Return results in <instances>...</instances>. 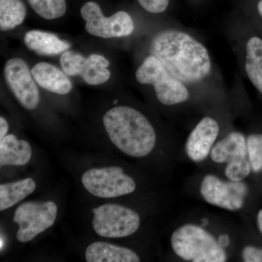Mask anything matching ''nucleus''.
<instances>
[{
  "instance_id": "obj_1",
  "label": "nucleus",
  "mask_w": 262,
  "mask_h": 262,
  "mask_svg": "<svg viewBox=\"0 0 262 262\" xmlns=\"http://www.w3.org/2000/svg\"><path fill=\"white\" fill-rule=\"evenodd\" d=\"M150 53L170 75L185 83L201 82L211 72L208 50L181 31L168 29L157 34L150 45Z\"/></svg>"
},
{
  "instance_id": "obj_2",
  "label": "nucleus",
  "mask_w": 262,
  "mask_h": 262,
  "mask_svg": "<svg viewBox=\"0 0 262 262\" xmlns=\"http://www.w3.org/2000/svg\"><path fill=\"white\" fill-rule=\"evenodd\" d=\"M103 123L110 141L125 155L143 158L155 148L154 127L135 108L125 106L111 108L103 116Z\"/></svg>"
},
{
  "instance_id": "obj_3",
  "label": "nucleus",
  "mask_w": 262,
  "mask_h": 262,
  "mask_svg": "<svg viewBox=\"0 0 262 262\" xmlns=\"http://www.w3.org/2000/svg\"><path fill=\"white\" fill-rule=\"evenodd\" d=\"M174 252L193 262H224L227 255L214 237L199 226L184 225L174 231L170 238Z\"/></svg>"
},
{
  "instance_id": "obj_4",
  "label": "nucleus",
  "mask_w": 262,
  "mask_h": 262,
  "mask_svg": "<svg viewBox=\"0 0 262 262\" xmlns=\"http://www.w3.org/2000/svg\"><path fill=\"white\" fill-rule=\"evenodd\" d=\"M136 77L141 84L154 86L157 98L163 104H177L189 98V91L182 82L170 75L161 62L151 55L138 69Z\"/></svg>"
},
{
  "instance_id": "obj_5",
  "label": "nucleus",
  "mask_w": 262,
  "mask_h": 262,
  "mask_svg": "<svg viewBox=\"0 0 262 262\" xmlns=\"http://www.w3.org/2000/svg\"><path fill=\"white\" fill-rule=\"evenodd\" d=\"M92 226L98 235L120 238L135 233L140 226V217L134 210L120 205H102L92 210Z\"/></svg>"
},
{
  "instance_id": "obj_6",
  "label": "nucleus",
  "mask_w": 262,
  "mask_h": 262,
  "mask_svg": "<svg viewBox=\"0 0 262 262\" xmlns=\"http://www.w3.org/2000/svg\"><path fill=\"white\" fill-rule=\"evenodd\" d=\"M82 184L93 195L101 198H117L134 192V179L120 167L91 168L82 174Z\"/></svg>"
},
{
  "instance_id": "obj_7",
  "label": "nucleus",
  "mask_w": 262,
  "mask_h": 262,
  "mask_svg": "<svg viewBox=\"0 0 262 262\" xmlns=\"http://www.w3.org/2000/svg\"><path fill=\"white\" fill-rule=\"evenodd\" d=\"M57 213L58 207L52 201H30L20 205L13 217V222L19 226L18 241L29 242L50 228L56 220Z\"/></svg>"
},
{
  "instance_id": "obj_8",
  "label": "nucleus",
  "mask_w": 262,
  "mask_h": 262,
  "mask_svg": "<svg viewBox=\"0 0 262 262\" xmlns=\"http://www.w3.org/2000/svg\"><path fill=\"white\" fill-rule=\"evenodd\" d=\"M80 13L86 22V30L96 37L107 39L126 37L134 32V21L126 12L119 11L106 18L97 3L88 2L81 8Z\"/></svg>"
},
{
  "instance_id": "obj_9",
  "label": "nucleus",
  "mask_w": 262,
  "mask_h": 262,
  "mask_svg": "<svg viewBox=\"0 0 262 262\" xmlns=\"http://www.w3.org/2000/svg\"><path fill=\"white\" fill-rule=\"evenodd\" d=\"M201 193L203 199L212 206L235 211L244 206L248 187L242 181L224 182L208 174L202 181Z\"/></svg>"
},
{
  "instance_id": "obj_10",
  "label": "nucleus",
  "mask_w": 262,
  "mask_h": 262,
  "mask_svg": "<svg viewBox=\"0 0 262 262\" xmlns=\"http://www.w3.org/2000/svg\"><path fill=\"white\" fill-rule=\"evenodd\" d=\"M4 74L8 87L21 106L35 110L40 100L39 91L27 63L21 58H11L5 66Z\"/></svg>"
},
{
  "instance_id": "obj_11",
  "label": "nucleus",
  "mask_w": 262,
  "mask_h": 262,
  "mask_svg": "<svg viewBox=\"0 0 262 262\" xmlns=\"http://www.w3.org/2000/svg\"><path fill=\"white\" fill-rule=\"evenodd\" d=\"M60 63L67 75L80 76L86 83L91 85L104 83L111 76L107 69L110 62L100 55L92 54L85 58L80 53L67 51L61 55Z\"/></svg>"
},
{
  "instance_id": "obj_12",
  "label": "nucleus",
  "mask_w": 262,
  "mask_h": 262,
  "mask_svg": "<svg viewBox=\"0 0 262 262\" xmlns=\"http://www.w3.org/2000/svg\"><path fill=\"white\" fill-rule=\"evenodd\" d=\"M219 133L216 120L209 117L202 119L188 137L185 145L187 156L194 162L206 159L214 146Z\"/></svg>"
},
{
  "instance_id": "obj_13",
  "label": "nucleus",
  "mask_w": 262,
  "mask_h": 262,
  "mask_svg": "<svg viewBox=\"0 0 262 262\" xmlns=\"http://www.w3.org/2000/svg\"><path fill=\"white\" fill-rule=\"evenodd\" d=\"M212 160L216 163H232L248 159L247 141L239 132H232L212 148Z\"/></svg>"
},
{
  "instance_id": "obj_14",
  "label": "nucleus",
  "mask_w": 262,
  "mask_h": 262,
  "mask_svg": "<svg viewBox=\"0 0 262 262\" xmlns=\"http://www.w3.org/2000/svg\"><path fill=\"white\" fill-rule=\"evenodd\" d=\"M31 72L36 82L50 92L65 95L72 89V82L67 76L55 66L46 62L37 63Z\"/></svg>"
},
{
  "instance_id": "obj_15",
  "label": "nucleus",
  "mask_w": 262,
  "mask_h": 262,
  "mask_svg": "<svg viewBox=\"0 0 262 262\" xmlns=\"http://www.w3.org/2000/svg\"><path fill=\"white\" fill-rule=\"evenodd\" d=\"M88 262H138L140 258L133 250L106 242H94L86 248Z\"/></svg>"
},
{
  "instance_id": "obj_16",
  "label": "nucleus",
  "mask_w": 262,
  "mask_h": 262,
  "mask_svg": "<svg viewBox=\"0 0 262 262\" xmlns=\"http://www.w3.org/2000/svg\"><path fill=\"white\" fill-rule=\"evenodd\" d=\"M24 42L29 49L42 56L59 55L70 48V43L61 40L55 34L38 30L27 32Z\"/></svg>"
},
{
  "instance_id": "obj_17",
  "label": "nucleus",
  "mask_w": 262,
  "mask_h": 262,
  "mask_svg": "<svg viewBox=\"0 0 262 262\" xmlns=\"http://www.w3.org/2000/svg\"><path fill=\"white\" fill-rule=\"evenodd\" d=\"M32 150L27 141L18 140L16 136L9 134L0 140V166L28 163L32 158Z\"/></svg>"
},
{
  "instance_id": "obj_18",
  "label": "nucleus",
  "mask_w": 262,
  "mask_h": 262,
  "mask_svg": "<svg viewBox=\"0 0 262 262\" xmlns=\"http://www.w3.org/2000/svg\"><path fill=\"white\" fill-rule=\"evenodd\" d=\"M36 189V183L32 178L0 185V211H3L23 201Z\"/></svg>"
},
{
  "instance_id": "obj_19",
  "label": "nucleus",
  "mask_w": 262,
  "mask_h": 262,
  "mask_svg": "<svg viewBox=\"0 0 262 262\" xmlns=\"http://www.w3.org/2000/svg\"><path fill=\"white\" fill-rule=\"evenodd\" d=\"M246 71L248 78L262 94V39L253 37L246 46Z\"/></svg>"
},
{
  "instance_id": "obj_20",
  "label": "nucleus",
  "mask_w": 262,
  "mask_h": 262,
  "mask_svg": "<svg viewBox=\"0 0 262 262\" xmlns=\"http://www.w3.org/2000/svg\"><path fill=\"white\" fill-rule=\"evenodd\" d=\"M27 8L22 0H0V29L8 31L23 23Z\"/></svg>"
},
{
  "instance_id": "obj_21",
  "label": "nucleus",
  "mask_w": 262,
  "mask_h": 262,
  "mask_svg": "<svg viewBox=\"0 0 262 262\" xmlns=\"http://www.w3.org/2000/svg\"><path fill=\"white\" fill-rule=\"evenodd\" d=\"M39 16L47 20L60 18L67 11L66 0H27Z\"/></svg>"
},
{
  "instance_id": "obj_22",
  "label": "nucleus",
  "mask_w": 262,
  "mask_h": 262,
  "mask_svg": "<svg viewBox=\"0 0 262 262\" xmlns=\"http://www.w3.org/2000/svg\"><path fill=\"white\" fill-rule=\"evenodd\" d=\"M248 159L254 172L262 170V134H253L247 139Z\"/></svg>"
},
{
  "instance_id": "obj_23",
  "label": "nucleus",
  "mask_w": 262,
  "mask_h": 262,
  "mask_svg": "<svg viewBox=\"0 0 262 262\" xmlns=\"http://www.w3.org/2000/svg\"><path fill=\"white\" fill-rule=\"evenodd\" d=\"M251 169L249 160L228 163L225 168V175L230 181L239 182L249 175Z\"/></svg>"
},
{
  "instance_id": "obj_24",
  "label": "nucleus",
  "mask_w": 262,
  "mask_h": 262,
  "mask_svg": "<svg viewBox=\"0 0 262 262\" xmlns=\"http://www.w3.org/2000/svg\"><path fill=\"white\" fill-rule=\"evenodd\" d=\"M141 6L151 13H163L168 8L169 0H138Z\"/></svg>"
},
{
  "instance_id": "obj_25",
  "label": "nucleus",
  "mask_w": 262,
  "mask_h": 262,
  "mask_svg": "<svg viewBox=\"0 0 262 262\" xmlns=\"http://www.w3.org/2000/svg\"><path fill=\"white\" fill-rule=\"evenodd\" d=\"M243 258L246 262H262V249L246 246L243 251Z\"/></svg>"
},
{
  "instance_id": "obj_26",
  "label": "nucleus",
  "mask_w": 262,
  "mask_h": 262,
  "mask_svg": "<svg viewBox=\"0 0 262 262\" xmlns=\"http://www.w3.org/2000/svg\"><path fill=\"white\" fill-rule=\"evenodd\" d=\"M9 125L4 117H0V140L4 139L8 134Z\"/></svg>"
},
{
  "instance_id": "obj_27",
  "label": "nucleus",
  "mask_w": 262,
  "mask_h": 262,
  "mask_svg": "<svg viewBox=\"0 0 262 262\" xmlns=\"http://www.w3.org/2000/svg\"><path fill=\"white\" fill-rule=\"evenodd\" d=\"M257 223L258 229H259L260 232L262 234V209L259 211L257 215Z\"/></svg>"
},
{
  "instance_id": "obj_28",
  "label": "nucleus",
  "mask_w": 262,
  "mask_h": 262,
  "mask_svg": "<svg viewBox=\"0 0 262 262\" xmlns=\"http://www.w3.org/2000/svg\"><path fill=\"white\" fill-rule=\"evenodd\" d=\"M257 9L258 13H259L260 15L262 17V0H260V1L258 2Z\"/></svg>"
}]
</instances>
